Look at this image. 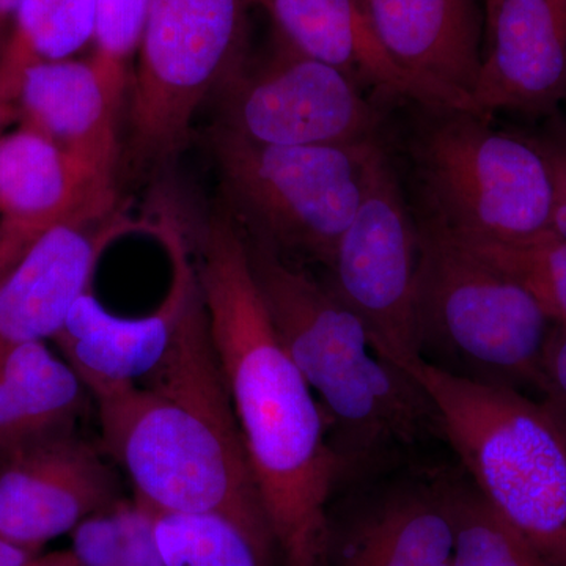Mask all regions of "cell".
<instances>
[{
  "label": "cell",
  "mask_w": 566,
  "mask_h": 566,
  "mask_svg": "<svg viewBox=\"0 0 566 566\" xmlns=\"http://www.w3.org/2000/svg\"><path fill=\"white\" fill-rule=\"evenodd\" d=\"M169 200L275 542L286 566H323L338 464L322 408L275 333L238 219Z\"/></svg>",
  "instance_id": "obj_1"
},
{
  "label": "cell",
  "mask_w": 566,
  "mask_h": 566,
  "mask_svg": "<svg viewBox=\"0 0 566 566\" xmlns=\"http://www.w3.org/2000/svg\"><path fill=\"white\" fill-rule=\"evenodd\" d=\"M96 403L104 452L125 469L137 501L156 512L227 517L271 565L277 542L199 286L158 367Z\"/></svg>",
  "instance_id": "obj_2"
},
{
  "label": "cell",
  "mask_w": 566,
  "mask_h": 566,
  "mask_svg": "<svg viewBox=\"0 0 566 566\" xmlns=\"http://www.w3.org/2000/svg\"><path fill=\"white\" fill-rule=\"evenodd\" d=\"M243 230L275 333L326 419L338 483L375 482L431 441H446L433 401L376 352L363 322L329 289L290 266L270 241Z\"/></svg>",
  "instance_id": "obj_3"
},
{
  "label": "cell",
  "mask_w": 566,
  "mask_h": 566,
  "mask_svg": "<svg viewBox=\"0 0 566 566\" xmlns=\"http://www.w3.org/2000/svg\"><path fill=\"white\" fill-rule=\"evenodd\" d=\"M433 401L465 475L549 566H566V422L509 386L447 374L422 357L389 360Z\"/></svg>",
  "instance_id": "obj_4"
},
{
  "label": "cell",
  "mask_w": 566,
  "mask_h": 566,
  "mask_svg": "<svg viewBox=\"0 0 566 566\" xmlns=\"http://www.w3.org/2000/svg\"><path fill=\"white\" fill-rule=\"evenodd\" d=\"M419 357L483 385L539 389L554 322L531 293L428 219H417Z\"/></svg>",
  "instance_id": "obj_5"
},
{
  "label": "cell",
  "mask_w": 566,
  "mask_h": 566,
  "mask_svg": "<svg viewBox=\"0 0 566 566\" xmlns=\"http://www.w3.org/2000/svg\"><path fill=\"white\" fill-rule=\"evenodd\" d=\"M419 107L408 153L420 218L460 241L517 243L554 232L556 182L538 140L499 132L476 112Z\"/></svg>",
  "instance_id": "obj_6"
},
{
  "label": "cell",
  "mask_w": 566,
  "mask_h": 566,
  "mask_svg": "<svg viewBox=\"0 0 566 566\" xmlns=\"http://www.w3.org/2000/svg\"><path fill=\"white\" fill-rule=\"evenodd\" d=\"M212 144L244 229L274 248L296 249L329 264L359 208L368 158L379 140L275 147L219 125Z\"/></svg>",
  "instance_id": "obj_7"
},
{
  "label": "cell",
  "mask_w": 566,
  "mask_h": 566,
  "mask_svg": "<svg viewBox=\"0 0 566 566\" xmlns=\"http://www.w3.org/2000/svg\"><path fill=\"white\" fill-rule=\"evenodd\" d=\"M248 0H151L133 81V148L140 161L172 163L197 109L243 70Z\"/></svg>",
  "instance_id": "obj_8"
},
{
  "label": "cell",
  "mask_w": 566,
  "mask_h": 566,
  "mask_svg": "<svg viewBox=\"0 0 566 566\" xmlns=\"http://www.w3.org/2000/svg\"><path fill=\"white\" fill-rule=\"evenodd\" d=\"M419 229L389 153L368 158L359 208L327 266V289L345 304L387 360L419 356L416 289Z\"/></svg>",
  "instance_id": "obj_9"
},
{
  "label": "cell",
  "mask_w": 566,
  "mask_h": 566,
  "mask_svg": "<svg viewBox=\"0 0 566 566\" xmlns=\"http://www.w3.org/2000/svg\"><path fill=\"white\" fill-rule=\"evenodd\" d=\"M222 128L275 147L378 139L381 115L342 71L283 46L273 61L227 85Z\"/></svg>",
  "instance_id": "obj_10"
},
{
  "label": "cell",
  "mask_w": 566,
  "mask_h": 566,
  "mask_svg": "<svg viewBox=\"0 0 566 566\" xmlns=\"http://www.w3.org/2000/svg\"><path fill=\"white\" fill-rule=\"evenodd\" d=\"M150 233L161 241L170 263L169 292L161 305L142 318H122L106 311L88 290L52 338L95 400L136 385L158 367L199 286L185 233L167 199L159 202Z\"/></svg>",
  "instance_id": "obj_11"
},
{
  "label": "cell",
  "mask_w": 566,
  "mask_h": 566,
  "mask_svg": "<svg viewBox=\"0 0 566 566\" xmlns=\"http://www.w3.org/2000/svg\"><path fill=\"white\" fill-rule=\"evenodd\" d=\"M125 211L87 212L55 227L0 282V357L52 340L74 303L91 290L96 264L118 238L147 230Z\"/></svg>",
  "instance_id": "obj_12"
},
{
  "label": "cell",
  "mask_w": 566,
  "mask_h": 566,
  "mask_svg": "<svg viewBox=\"0 0 566 566\" xmlns=\"http://www.w3.org/2000/svg\"><path fill=\"white\" fill-rule=\"evenodd\" d=\"M117 207L114 180L21 122L0 136V282L55 227Z\"/></svg>",
  "instance_id": "obj_13"
},
{
  "label": "cell",
  "mask_w": 566,
  "mask_h": 566,
  "mask_svg": "<svg viewBox=\"0 0 566 566\" xmlns=\"http://www.w3.org/2000/svg\"><path fill=\"white\" fill-rule=\"evenodd\" d=\"M117 501L109 465L74 431L22 450L0 468V536L41 551Z\"/></svg>",
  "instance_id": "obj_14"
},
{
  "label": "cell",
  "mask_w": 566,
  "mask_h": 566,
  "mask_svg": "<svg viewBox=\"0 0 566 566\" xmlns=\"http://www.w3.org/2000/svg\"><path fill=\"white\" fill-rule=\"evenodd\" d=\"M486 32L476 112L557 115L566 99V0H499Z\"/></svg>",
  "instance_id": "obj_15"
},
{
  "label": "cell",
  "mask_w": 566,
  "mask_h": 566,
  "mask_svg": "<svg viewBox=\"0 0 566 566\" xmlns=\"http://www.w3.org/2000/svg\"><path fill=\"white\" fill-rule=\"evenodd\" d=\"M397 479L342 524L327 523L323 565L453 566L455 531L441 469Z\"/></svg>",
  "instance_id": "obj_16"
},
{
  "label": "cell",
  "mask_w": 566,
  "mask_h": 566,
  "mask_svg": "<svg viewBox=\"0 0 566 566\" xmlns=\"http://www.w3.org/2000/svg\"><path fill=\"white\" fill-rule=\"evenodd\" d=\"M376 39L441 107L476 112L483 55L475 0H359ZM479 114V112H476Z\"/></svg>",
  "instance_id": "obj_17"
},
{
  "label": "cell",
  "mask_w": 566,
  "mask_h": 566,
  "mask_svg": "<svg viewBox=\"0 0 566 566\" xmlns=\"http://www.w3.org/2000/svg\"><path fill=\"white\" fill-rule=\"evenodd\" d=\"M14 106L21 122L50 137L71 158L114 180L117 106L91 61L35 62L22 70Z\"/></svg>",
  "instance_id": "obj_18"
},
{
  "label": "cell",
  "mask_w": 566,
  "mask_h": 566,
  "mask_svg": "<svg viewBox=\"0 0 566 566\" xmlns=\"http://www.w3.org/2000/svg\"><path fill=\"white\" fill-rule=\"evenodd\" d=\"M259 6L289 50L342 71L363 91L441 107L390 61L359 0H260Z\"/></svg>",
  "instance_id": "obj_19"
},
{
  "label": "cell",
  "mask_w": 566,
  "mask_h": 566,
  "mask_svg": "<svg viewBox=\"0 0 566 566\" xmlns=\"http://www.w3.org/2000/svg\"><path fill=\"white\" fill-rule=\"evenodd\" d=\"M85 387L46 342L0 357V468L36 442L74 431Z\"/></svg>",
  "instance_id": "obj_20"
},
{
  "label": "cell",
  "mask_w": 566,
  "mask_h": 566,
  "mask_svg": "<svg viewBox=\"0 0 566 566\" xmlns=\"http://www.w3.org/2000/svg\"><path fill=\"white\" fill-rule=\"evenodd\" d=\"M98 0H20L0 54V102L14 103L22 70L93 43Z\"/></svg>",
  "instance_id": "obj_21"
},
{
  "label": "cell",
  "mask_w": 566,
  "mask_h": 566,
  "mask_svg": "<svg viewBox=\"0 0 566 566\" xmlns=\"http://www.w3.org/2000/svg\"><path fill=\"white\" fill-rule=\"evenodd\" d=\"M453 531V566H549L531 543L499 515L463 468L441 469Z\"/></svg>",
  "instance_id": "obj_22"
},
{
  "label": "cell",
  "mask_w": 566,
  "mask_h": 566,
  "mask_svg": "<svg viewBox=\"0 0 566 566\" xmlns=\"http://www.w3.org/2000/svg\"><path fill=\"white\" fill-rule=\"evenodd\" d=\"M153 512L166 566H266L248 535L227 517Z\"/></svg>",
  "instance_id": "obj_23"
},
{
  "label": "cell",
  "mask_w": 566,
  "mask_h": 566,
  "mask_svg": "<svg viewBox=\"0 0 566 566\" xmlns=\"http://www.w3.org/2000/svg\"><path fill=\"white\" fill-rule=\"evenodd\" d=\"M461 243L520 282L554 322L566 323V240L564 237L551 232L534 240L517 241V243H490V241H461Z\"/></svg>",
  "instance_id": "obj_24"
},
{
  "label": "cell",
  "mask_w": 566,
  "mask_h": 566,
  "mask_svg": "<svg viewBox=\"0 0 566 566\" xmlns=\"http://www.w3.org/2000/svg\"><path fill=\"white\" fill-rule=\"evenodd\" d=\"M151 0H98L92 62L118 107L128 82L129 63L137 50Z\"/></svg>",
  "instance_id": "obj_25"
},
{
  "label": "cell",
  "mask_w": 566,
  "mask_h": 566,
  "mask_svg": "<svg viewBox=\"0 0 566 566\" xmlns=\"http://www.w3.org/2000/svg\"><path fill=\"white\" fill-rule=\"evenodd\" d=\"M118 542L112 566H166L155 532V512L137 501L115 502Z\"/></svg>",
  "instance_id": "obj_26"
},
{
  "label": "cell",
  "mask_w": 566,
  "mask_h": 566,
  "mask_svg": "<svg viewBox=\"0 0 566 566\" xmlns=\"http://www.w3.org/2000/svg\"><path fill=\"white\" fill-rule=\"evenodd\" d=\"M538 390L566 422V323L554 324L547 338Z\"/></svg>",
  "instance_id": "obj_27"
},
{
  "label": "cell",
  "mask_w": 566,
  "mask_h": 566,
  "mask_svg": "<svg viewBox=\"0 0 566 566\" xmlns=\"http://www.w3.org/2000/svg\"><path fill=\"white\" fill-rule=\"evenodd\" d=\"M538 140L546 153L556 182V211H554V232L566 240V128L560 117L551 126L549 132Z\"/></svg>",
  "instance_id": "obj_28"
},
{
  "label": "cell",
  "mask_w": 566,
  "mask_h": 566,
  "mask_svg": "<svg viewBox=\"0 0 566 566\" xmlns=\"http://www.w3.org/2000/svg\"><path fill=\"white\" fill-rule=\"evenodd\" d=\"M40 553L39 549L17 545L0 536V566H22Z\"/></svg>",
  "instance_id": "obj_29"
},
{
  "label": "cell",
  "mask_w": 566,
  "mask_h": 566,
  "mask_svg": "<svg viewBox=\"0 0 566 566\" xmlns=\"http://www.w3.org/2000/svg\"><path fill=\"white\" fill-rule=\"evenodd\" d=\"M22 566H81L77 558L70 551H57V553L39 554Z\"/></svg>",
  "instance_id": "obj_30"
},
{
  "label": "cell",
  "mask_w": 566,
  "mask_h": 566,
  "mask_svg": "<svg viewBox=\"0 0 566 566\" xmlns=\"http://www.w3.org/2000/svg\"><path fill=\"white\" fill-rule=\"evenodd\" d=\"M18 2L20 0H0V54H2L3 46H6L7 39H9L7 32L11 29Z\"/></svg>",
  "instance_id": "obj_31"
},
{
  "label": "cell",
  "mask_w": 566,
  "mask_h": 566,
  "mask_svg": "<svg viewBox=\"0 0 566 566\" xmlns=\"http://www.w3.org/2000/svg\"><path fill=\"white\" fill-rule=\"evenodd\" d=\"M18 117L14 103L0 102V136L6 133L7 126Z\"/></svg>",
  "instance_id": "obj_32"
},
{
  "label": "cell",
  "mask_w": 566,
  "mask_h": 566,
  "mask_svg": "<svg viewBox=\"0 0 566 566\" xmlns=\"http://www.w3.org/2000/svg\"><path fill=\"white\" fill-rule=\"evenodd\" d=\"M499 0H483V6H485V17L486 22L490 21V18L493 17L495 7H497Z\"/></svg>",
  "instance_id": "obj_33"
},
{
  "label": "cell",
  "mask_w": 566,
  "mask_h": 566,
  "mask_svg": "<svg viewBox=\"0 0 566 566\" xmlns=\"http://www.w3.org/2000/svg\"><path fill=\"white\" fill-rule=\"evenodd\" d=\"M562 107H564V109H565V115H564V117H560V120H562V123H564V126L566 128V99H565L564 106H562Z\"/></svg>",
  "instance_id": "obj_34"
},
{
  "label": "cell",
  "mask_w": 566,
  "mask_h": 566,
  "mask_svg": "<svg viewBox=\"0 0 566 566\" xmlns=\"http://www.w3.org/2000/svg\"><path fill=\"white\" fill-rule=\"evenodd\" d=\"M260 0H248L249 6H259Z\"/></svg>",
  "instance_id": "obj_35"
}]
</instances>
